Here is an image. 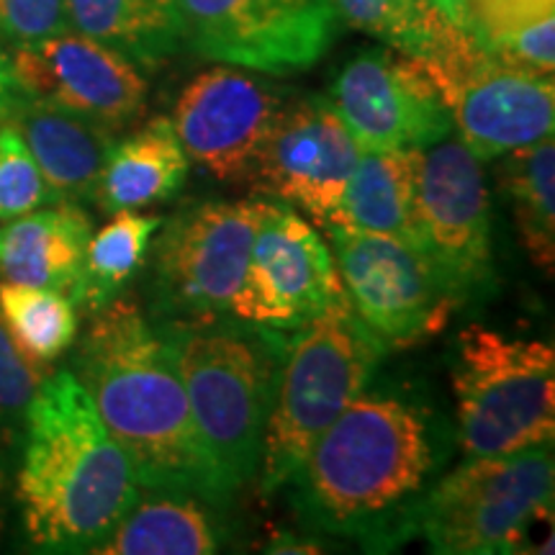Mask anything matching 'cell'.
I'll return each instance as SVG.
<instances>
[{"instance_id":"cell-1","label":"cell","mask_w":555,"mask_h":555,"mask_svg":"<svg viewBox=\"0 0 555 555\" xmlns=\"http://www.w3.org/2000/svg\"><path fill=\"white\" fill-rule=\"evenodd\" d=\"M69 371L127 453L139 489L185 491L208 506L227 504L201 448L170 347L139 301L119 294L90 311Z\"/></svg>"},{"instance_id":"cell-2","label":"cell","mask_w":555,"mask_h":555,"mask_svg":"<svg viewBox=\"0 0 555 555\" xmlns=\"http://www.w3.org/2000/svg\"><path fill=\"white\" fill-rule=\"evenodd\" d=\"M433 468L427 416L363 391L311 446L291 483L298 512L319 530L386 551L416 538Z\"/></svg>"},{"instance_id":"cell-3","label":"cell","mask_w":555,"mask_h":555,"mask_svg":"<svg viewBox=\"0 0 555 555\" xmlns=\"http://www.w3.org/2000/svg\"><path fill=\"white\" fill-rule=\"evenodd\" d=\"M16 502L29 543L93 553L139 499L127 453L69 367L41 384L24 414Z\"/></svg>"},{"instance_id":"cell-4","label":"cell","mask_w":555,"mask_h":555,"mask_svg":"<svg viewBox=\"0 0 555 555\" xmlns=\"http://www.w3.org/2000/svg\"><path fill=\"white\" fill-rule=\"evenodd\" d=\"M157 330L176 360L201 448L229 504L258 476L286 337L224 314L163 319Z\"/></svg>"},{"instance_id":"cell-5","label":"cell","mask_w":555,"mask_h":555,"mask_svg":"<svg viewBox=\"0 0 555 555\" xmlns=\"http://www.w3.org/2000/svg\"><path fill=\"white\" fill-rule=\"evenodd\" d=\"M294 332L262 435L258 483L266 494L291 483L324 429L365 391L386 352L345 294Z\"/></svg>"},{"instance_id":"cell-6","label":"cell","mask_w":555,"mask_h":555,"mask_svg":"<svg viewBox=\"0 0 555 555\" xmlns=\"http://www.w3.org/2000/svg\"><path fill=\"white\" fill-rule=\"evenodd\" d=\"M457 442L468 457L553 446L555 352L543 339L470 324L453 363Z\"/></svg>"},{"instance_id":"cell-7","label":"cell","mask_w":555,"mask_h":555,"mask_svg":"<svg viewBox=\"0 0 555 555\" xmlns=\"http://www.w3.org/2000/svg\"><path fill=\"white\" fill-rule=\"evenodd\" d=\"M553 474L551 446L470 457L422 496L416 535L442 555L522 553L553 515Z\"/></svg>"},{"instance_id":"cell-8","label":"cell","mask_w":555,"mask_h":555,"mask_svg":"<svg viewBox=\"0 0 555 555\" xmlns=\"http://www.w3.org/2000/svg\"><path fill=\"white\" fill-rule=\"evenodd\" d=\"M273 206L258 198L206 201L163 221L152 253V314L159 322L227 314Z\"/></svg>"},{"instance_id":"cell-9","label":"cell","mask_w":555,"mask_h":555,"mask_svg":"<svg viewBox=\"0 0 555 555\" xmlns=\"http://www.w3.org/2000/svg\"><path fill=\"white\" fill-rule=\"evenodd\" d=\"M343 291L386 350L440 335L461 307L425 255L404 240L324 227Z\"/></svg>"},{"instance_id":"cell-10","label":"cell","mask_w":555,"mask_h":555,"mask_svg":"<svg viewBox=\"0 0 555 555\" xmlns=\"http://www.w3.org/2000/svg\"><path fill=\"white\" fill-rule=\"evenodd\" d=\"M176 11L201 60L268 75L314 67L339 31L332 0H176Z\"/></svg>"},{"instance_id":"cell-11","label":"cell","mask_w":555,"mask_h":555,"mask_svg":"<svg viewBox=\"0 0 555 555\" xmlns=\"http://www.w3.org/2000/svg\"><path fill=\"white\" fill-rule=\"evenodd\" d=\"M416 249L457 301L494 281L491 201L478 159L461 139L422 152L416 168Z\"/></svg>"},{"instance_id":"cell-12","label":"cell","mask_w":555,"mask_h":555,"mask_svg":"<svg viewBox=\"0 0 555 555\" xmlns=\"http://www.w3.org/2000/svg\"><path fill=\"white\" fill-rule=\"evenodd\" d=\"M453 124L478 163L553 137V75L532 73L489 54L470 39L455 57L427 67Z\"/></svg>"},{"instance_id":"cell-13","label":"cell","mask_w":555,"mask_h":555,"mask_svg":"<svg viewBox=\"0 0 555 555\" xmlns=\"http://www.w3.org/2000/svg\"><path fill=\"white\" fill-rule=\"evenodd\" d=\"M343 294L327 242L294 206L278 201L255 234L227 314L255 327L294 332Z\"/></svg>"},{"instance_id":"cell-14","label":"cell","mask_w":555,"mask_h":555,"mask_svg":"<svg viewBox=\"0 0 555 555\" xmlns=\"http://www.w3.org/2000/svg\"><path fill=\"white\" fill-rule=\"evenodd\" d=\"M330 101L360 152L429 150L455 129L427 67L397 50L352 57L332 82Z\"/></svg>"},{"instance_id":"cell-15","label":"cell","mask_w":555,"mask_h":555,"mask_svg":"<svg viewBox=\"0 0 555 555\" xmlns=\"http://www.w3.org/2000/svg\"><path fill=\"white\" fill-rule=\"evenodd\" d=\"M11 65L21 93L108 131L131 127L147 106L139 65L73 29L16 44Z\"/></svg>"},{"instance_id":"cell-16","label":"cell","mask_w":555,"mask_h":555,"mask_svg":"<svg viewBox=\"0 0 555 555\" xmlns=\"http://www.w3.org/2000/svg\"><path fill=\"white\" fill-rule=\"evenodd\" d=\"M283 103L281 90L242 67L217 65L180 90L170 121L191 163L221 183H253Z\"/></svg>"},{"instance_id":"cell-17","label":"cell","mask_w":555,"mask_h":555,"mask_svg":"<svg viewBox=\"0 0 555 555\" xmlns=\"http://www.w3.org/2000/svg\"><path fill=\"white\" fill-rule=\"evenodd\" d=\"M358 155L356 139L330 95H307L278 111L253 183L281 204L301 208L319 227H327Z\"/></svg>"},{"instance_id":"cell-18","label":"cell","mask_w":555,"mask_h":555,"mask_svg":"<svg viewBox=\"0 0 555 555\" xmlns=\"http://www.w3.org/2000/svg\"><path fill=\"white\" fill-rule=\"evenodd\" d=\"M93 224L82 204L57 201L50 208L5 221L0 232L3 281L52 288L78 304Z\"/></svg>"},{"instance_id":"cell-19","label":"cell","mask_w":555,"mask_h":555,"mask_svg":"<svg viewBox=\"0 0 555 555\" xmlns=\"http://www.w3.org/2000/svg\"><path fill=\"white\" fill-rule=\"evenodd\" d=\"M9 121L24 137L52 204H86L95 198L103 163L114 144L108 129L29 95H21Z\"/></svg>"},{"instance_id":"cell-20","label":"cell","mask_w":555,"mask_h":555,"mask_svg":"<svg viewBox=\"0 0 555 555\" xmlns=\"http://www.w3.org/2000/svg\"><path fill=\"white\" fill-rule=\"evenodd\" d=\"M189 170L191 159L180 147L176 127L157 116L134 134L111 144L93 201L106 214L163 204L183 191Z\"/></svg>"},{"instance_id":"cell-21","label":"cell","mask_w":555,"mask_h":555,"mask_svg":"<svg viewBox=\"0 0 555 555\" xmlns=\"http://www.w3.org/2000/svg\"><path fill=\"white\" fill-rule=\"evenodd\" d=\"M422 152H360L327 227L388 234L416 247V168Z\"/></svg>"},{"instance_id":"cell-22","label":"cell","mask_w":555,"mask_h":555,"mask_svg":"<svg viewBox=\"0 0 555 555\" xmlns=\"http://www.w3.org/2000/svg\"><path fill=\"white\" fill-rule=\"evenodd\" d=\"M204 499L185 491L144 489L114 530L93 547L99 555H211L219 527Z\"/></svg>"},{"instance_id":"cell-23","label":"cell","mask_w":555,"mask_h":555,"mask_svg":"<svg viewBox=\"0 0 555 555\" xmlns=\"http://www.w3.org/2000/svg\"><path fill=\"white\" fill-rule=\"evenodd\" d=\"M67 29L121 52L139 67H157L178 52L176 0H65Z\"/></svg>"},{"instance_id":"cell-24","label":"cell","mask_w":555,"mask_h":555,"mask_svg":"<svg viewBox=\"0 0 555 555\" xmlns=\"http://www.w3.org/2000/svg\"><path fill=\"white\" fill-rule=\"evenodd\" d=\"M339 21L384 41L422 65L435 67L455 57L470 34L457 29L446 13L427 0H332Z\"/></svg>"},{"instance_id":"cell-25","label":"cell","mask_w":555,"mask_h":555,"mask_svg":"<svg viewBox=\"0 0 555 555\" xmlns=\"http://www.w3.org/2000/svg\"><path fill=\"white\" fill-rule=\"evenodd\" d=\"M468 34L494 57L532 73L555 69V0H463Z\"/></svg>"},{"instance_id":"cell-26","label":"cell","mask_w":555,"mask_h":555,"mask_svg":"<svg viewBox=\"0 0 555 555\" xmlns=\"http://www.w3.org/2000/svg\"><path fill=\"white\" fill-rule=\"evenodd\" d=\"M502 189L515 214V227L530 260L551 278L555 266V144L553 137L509 152Z\"/></svg>"},{"instance_id":"cell-27","label":"cell","mask_w":555,"mask_h":555,"mask_svg":"<svg viewBox=\"0 0 555 555\" xmlns=\"http://www.w3.org/2000/svg\"><path fill=\"white\" fill-rule=\"evenodd\" d=\"M163 219L139 211H116L106 227L90 234L78 304L95 311L114 301L144 266Z\"/></svg>"},{"instance_id":"cell-28","label":"cell","mask_w":555,"mask_h":555,"mask_svg":"<svg viewBox=\"0 0 555 555\" xmlns=\"http://www.w3.org/2000/svg\"><path fill=\"white\" fill-rule=\"evenodd\" d=\"M0 317L16 343L41 363H54L78 337V311L65 294L26 283H0Z\"/></svg>"},{"instance_id":"cell-29","label":"cell","mask_w":555,"mask_h":555,"mask_svg":"<svg viewBox=\"0 0 555 555\" xmlns=\"http://www.w3.org/2000/svg\"><path fill=\"white\" fill-rule=\"evenodd\" d=\"M44 178L13 121H0V221H13L50 204Z\"/></svg>"},{"instance_id":"cell-30","label":"cell","mask_w":555,"mask_h":555,"mask_svg":"<svg viewBox=\"0 0 555 555\" xmlns=\"http://www.w3.org/2000/svg\"><path fill=\"white\" fill-rule=\"evenodd\" d=\"M52 373V363L31 358L0 317V437L3 440H9L16 427H24L26 409Z\"/></svg>"},{"instance_id":"cell-31","label":"cell","mask_w":555,"mask_h":555,"mask_svg":"<svg viewBox=\"0 0 555 555\" xmlns=\"http://www.w3.org/2000/svg\"><path fill=\"white\" fill-rule=\"evenodd\" d=\"M65 29V0H0V37L13 44H29Z\"/></svg>"},{"instance_id":"cell-32","label":"cell","mask_w":555,"mask_h":555,"mask_svg":"<svg viewBox=\"0 0 555 555\" xmlns=\"http://www.w3.org/2000/svg\"><path fill=\"white\" fill-rule=\"evenodd\" d=\"M21 88L16 82V75H13L11 54L0 47V121H5L11 116V111L16 108L21 101Z\"/></svg>"},{"instance_id":"cell-33","label":"cell","mask_w":555,"mask_h":555,"mask_svg":"<svg viewBox=\"0 0 555 555\" xmlns=\"http://www.w3.org/2000/svg\"><path fill=\"white\" fill-rule=\"evenodd\" d=\"M427 3H433L437 11L446 13L448 21H453V24L457 26V16H455V5H453V0H427ZM457 29H461V26H457ZM463 31H466V29H463Z\"/></svg>"},{"instance_id":"cell-34","label":"cell","mask_w":555,"mask_h":555,"mask_svg":"<svg viewBox=\"0 0 555 555\" xmlns=\"http://www.w3.org/2000/svg\"><path fill=\"white\" fill-rule=\"evenodd\" d=\"M3 494H5V466H3V437H0V522H3Z\"/></svg>"},{"instance_id":"cell-35","label":"cell","mask_w":555,"mask_h":555,"mask_svg":"<svg viewBox=\"0 0 555 555\" xmlns=\"http://www.w3.org/2000/svg\"><path fill=\"white\" fill-rule=\"evenodd\" d=\"M453 5H455V16H457V26H461V29H466V31H468V16H466V3H463V0H453Z\"/></svg>"}]
</instances>
